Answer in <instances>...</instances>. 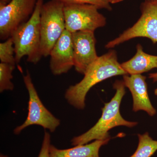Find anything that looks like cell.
<instances>
[{"label": "cell", "instance_id": "cell-5", "mask_svg": "<svg viewBox=\"0 0 157 157\" xmlns=\"http://www.w3.org/2000/svg\"><path fill=\"white\" fill-rule=\"evenodd\" d=\"M141 16L132 27L105 45L106 48H114L131 39L143 37L157 43V1H145L140 6Z\"/></svg>", "mask_w": 157, "mask_h": 157}, {"label": "cell", "instance_id": "cell-3", "mask_svg": "<svg viewBox=\"0 0 157 157\" xmlns=\"http://www.w3.org/2000/svg\"><path fill=\"white\" fill-rule=\"evenodd\" d=\"M43 0H38L30 19L20 26L11 35L14 42L16 64L27 57V61L36 64L42 59L40 18Z\"/></svg>", "mask_w": 157, "mask_h": 157}, {"label": "cell", "instance_id": "cell-1", "mask_svg": "<svg viewBox=\"0 0 157 157\" xmlns=\"http://www.w3.org/2000/svg\"><path fill=\"white\" fill-rule=\"evenodd\" d=\"M127 74L118 61L116 51L109 50L90 65L81 81L68 88L65 92V99L76 109H83L86 95L94 86L113 76Z\"/></svg>", "mask_w": 157, "mask_h": 157}, {"label": "cell", "instance_id": "cell-13", "mask_svg": "<svg viewBox=\"0 0 157 157\" xmlns=\"http://www.w3.org/2000/svg\"><path fill=\"white\" fill-rule=\"evenodd\" d=\"M110 138L95 140L89 144L78 145L67 149H59L51 144L50 157H100L99 150L103 145L107 144Z\"/></svg>", "mask_w": 157, "mask_h": 157}, {"label": "cell", "instance_id": "cell-2", "mask_svg": "<svg viewBox=\"0 0 157 157\" xmlns=\"http://www.w3.org/2000/svg\"><path fill=\"white\" fill-rule=\"evenodd\" d=\"M116 90L115 95L108 103L104 104L102 114L98 122L84 134L73 137L71 140L73 146L87 144L93 140H101L110 138L109 130L116 127L132 128L137 124V122L129 121L121 115L120 107L125 94V86L123 80H117L113 84Z\"/></svg>", "mask_w": 157, "mask_h": 157}, {"label": "cell", "instance_id": "cell-11", "mask_svg": "<svg viewBox=\"0 0 157 157\" xmlns=\"http://www.w3.org/2000/svg\"><path fill=\"white\" fill-rule=\"evenodd\" d=\"M146 76L141 74L124 75V84L130 90L133 99V110L136 112L139 110L145 111L150 116L156 113V110L152 105L148 92Z\"/></svg>", "mask_w": 157, "mask_h": 157}, {"label": "cell", "instance_id": "cell-19", "mask_svg": "<svg viewBox=\"0 0 157 157\" xmlns=\"http://www.w3.org/2000/svg\"><path fill=\"white\" fill-rule=\"evenodd\" d=\"M149 78L151 79L154 82H157V73H152L148 75Z\"/></svg>", "mask_w": 157, "mask_h": 157}, {"label": "cell", "instance_id": "cell-23", "mask_svg": "<svg viewBox=\"0 0 157 157\" xmlns=\"http://www.w3.org/2000/svg\"><path fill=\"white\" fill-rule=\"evenodd\" d=\"M0 157H9L3 154H1L0 155Z\"/></svg>", "mask_w": 157, "mask_h": 157}, {"label": "cell", "instance_id": "cell-14", "mask_svg": "<svg viewBox=\"0 0 157 157\" xmlns=\"http://www.w3.org/2000/svg\"><path fill=\"white\" fill-rule=\"evenodd\" d=\"M138 144L135 153L130 157H151L157 151V140H155L148 132L138 134Z\"/></svg>", "mask_w": 157, "mask_h": 157}, {"label": "cell", "instance_id": "cell-4", "mask_svg": "<svg viewBox=\"0 0 157 157\" xmlns=\"http://www.w3.org/2000/svg\"><path fill=\"white\" fill-rule=\"evenodd\" d=\"M63 3L57 0L44 3L40 18L41 50L48 56L54 45L66 30Z\"/></svg>", "mask_w": 157, "mask_h": 157}, {"label": "cell", "instance_id": "cell-18", "mask_svg": "<svg viewBox=\"0 0 157 157\" xmlns=\"http://www.w3.org/2000/svg\"><path fill=\"white\" fill-rule=\"evenodd\" d=\"M51 145V136L48 132H45L42 147L38 157H50L49 148Z\"/></svg>", "mask_w": 157, "mask_h": 157}, {"label": "cell", "instance_id": "cell-21", "mask_svg": "<svg viewBox=\"0 0 157 157\" xmlns=\"http://www.w3.org/2000/svg\"><path fill=\"white\" fill-rule=\"evenodd\" d=\"M11 0H0V5H5L8 4Z\"/></svg>", "mask_w": 157, "mask_h": 157}, {"label": "cell", "instance_id": "cell-9", "mask_svg": "<svg viewBox=\"0 0 157 157\" xmlns=\"http://www.w3.org/2000/svg\"><path fill=\"white\" fill-rule=\"evenodd\" d=\"M74 67L78 73L84 75L90 65L99 56L96 49L94 32L81 31L72 33Z\"/></svg>", "mask_w": 157, "mask_h": 157}, {"label": "cell", "instance_id": "cell-10", "mask_svg": "<svg viewBox=\"0 0 157 157\" xmlns=\"http://www.w3.org/2000/svg\"><path fill=\"white\" fill-rule=\"evenodd\" d=\"M49 56V67L53 75L67 73L74 67L72 33L65 30L54 45Z\"/></svg>", "mask_w": 157, "mask_h": 157}, {"label": "cell", "instance_id": "cell-6", "mask_svg": "<svg viewBox=\"0 0 157 157\" xmlns=\"http://www.w3.org/2000/svg\"><path fill=\"white\" fill-rule=\"evenodd\" d=\"M23 78L29 93L28 115L24 123L14 129V134L18 135L24 129L33 125L41 126L53 133L59 126L60 121L42 104L28 71H27L26 75L24 76Z\"/></svg>", "mask_w": 157, "mask_h": 157}, {"label": "cell", "instance_id": "cell-15", "mask_svg": "<svg viewBox=\"0 0 157 157\" xmlns=\"http://www.w3.org/2000/svg\"><path fill=\"white\" fill-rule=\"evenodd\" d=\"M15 67V65L0 63V92L14 89V85L11 79Z\"/></svg>", "mask_w": 157, "mask_h": 157}, {"label": "cell", "instance_id": "cell-16", "mask_svg": "<svg viewBox=\"0 0 157 157\" xmlns=\"http://www.w3.org/2000/svg\"><path fill=\"white\" fill-rule=\"evenodd\" d=\"M0 60L5 63L16 64L14 42L11 37L0 43Z\"/></svg>", "mask_w": 157, "mask_h": 157}, {"label": "cell", "instance_id": "cell-12", "mask_svg": "<svg viewBox=\"0 0 157 157\" xmlns=\"http://www.w3.org/2000/svg\"><path fill=\"white\" fill-rule=\"evenodd\" d=\"M137 52L132 59L121 64V66L127 74H141L157 68V56L145 53L142 45L137 44Z\"/></svg>", "mask_w": 157, "mask_h": 157}, {"label": "cell", "instance_id": "cell-20", "mask_svg": "<svg viewBox=\"0 0 157 157\" xmlns=\"http://www.w3.org/2000/svg\"><path fill=\"white\" fill-rule=\"evenodd\" d=\"M109 4H116V3H119L123 0H105Z\"/></svg>", "mask_w": 157, "mask_h": 157}, {"label": "cell", "instance_id": "cell-8", "mask_svg": "<svg viewBox=\"0 0 157 157\" xmlns=\"http://www.w3.org/2000/svg\"><path fill=\"white\" fill-rule=\"evenodd\" d=\"M38 0H11L0 5V39L5 41L30 19Z\"/></svg>", "mask_w": 157, "mask_h": 157}, {"label": "cell", "instance_id": "cell-24", "mask_svg": "<svg viewBox=\"0 0 157 157\" xmlns=\"http://www.w3.org/2000/svg\"><path fill=\"white\" fill-rule=\"evenodd\" d=\"M145 1H157V0H145Z\"/></svg>", "mask_w": 157, "mask_h": 157}, {"label": "cell", "instance_id": "cell-22", "mask_svg": "<svg viewBox=\"0 0 157 157\" xmlns=\"http://www.w3.org/2000/svg\"><path fill=\"white\" fill-rule=\"evenodd\" d=\"M154 93L155 94V95L156 96H157V88L155 89Z\"/></svg>", "mask_w": 157, "mask_h": 157}, {"label": "cell", "instance_id": "cell-17", "mask_svg": "<svg viewBox=\"0 0 157 157\" xmlns=\"http://www.w3.org/2000/svg\"><path fill=\"white\" fill-rule=\"evenodd\" d=\"M64 4H89L98 7L99 9H104L110 11L112 8L109 3L105 0H57Z\"/></svg>", "mask_w": 157, "mask_h": 157}, {"label": "cell", "instance_id": "cell-7", "mask_svg": "<svg viewBox=\"0 0 157 157\" xmlns=\"http://www.w3.org/2000/svg\"><path fill=\"white\" fill-rule=\"evenodd\" d=\"M98 7L89 4H64L66 29L71 33L81 31L94 32L106 25V18Z\"/></svg>", "mask_w": 157, "mask_h": 157}]
</instances>
